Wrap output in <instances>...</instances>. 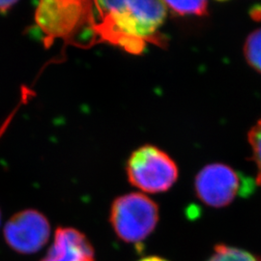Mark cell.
Segmentation results:
<instances>
[{
	"label": "cell",
	"mask_w": 261,
	"mask_h": 261,
	"mask_svg": "<svg viewBox=\"0 0 261 261\" xmlns=\"http://www.w3.org/2000/svg\"><path fill=\"white\" fill-rule=\"evenodd\" d=\"M100 21L94 22L95 38L139 54L163 24L165 1H96Z\"/></svg>",
	"instance_id": "obj_1"
},
{
	"label": "cell",
	"mask_w": 261,
	"mask_h": 261,
	"mask_svg": "<svg viewBox=\"0 0 261 261\" xmlns=\"http://www.w3.org/2000/svg\"><path fill=\"white\" fill-rule=\"evenodd\" d=\"M93 4L81 0L41 1L35 12V22L46 46L49 47L56 39L74 44L84 28L93 31Z\"/></svg>",
	"instance_id": "obj_2"
},
{
	"label": "cell",
	"mask_w": 261,
	"mask_h": 261,
	"mask_svg": "<svg viewBox=\"0 0 261 261\" xmlns=\"http://www.w3.org/2000/svg\"><path fill=\"white\" fill-rule=\"evenodd\" d=\"M158 205L141 193L117 197L111 209L110 221L116 235L125 242L140 243L158 224Z\"/></svg>",
	"instance_id": "obj_3"
},
{
	"label": "cell",
	"mask_w": 261,
	"mask_h": 261,
	"mask_svg": "<svg viewBox=\"0 0 261 261\" xmlns=\"http://www.w3.org/2000/svg\"><path fill=\"white\" fill-rule=\"evenodd\" d=\"M127 174L133 186L144 193L159 194L167 192L177 181L178 168L165 151L144 145L132 153Z\"/></svg>",
	"instance_id": "obj_4"
},
{
	"label": "cell",
	"mask_w": 261,
	"mask_h": 261,
	"mask_svg": "<svg viewBox=\"0 0 261 261\" xmlns=\"http://www.w3.org/2000/svg\"><path fill=\"white\" fill-rule=\"evenodd\" d=\"M241 174L224 164L207 165L196 176V196L206 205L222 208L242 194Z\"/></svg>",
	"instance_id": "obj_5"
},
{
	"label": "cell",
	"mask_w": 261,
	"mask_h": 261,
	"mask_svg": "<svg viewBox=\"0 0 261 261\" xmlns=\"http://www.w3.org/2000/svg\"><path fill=\"white\" fill-rule=\"evenodd\" d=\"M3 234L11 249L21 254H31L47 244L50 224L45 215L34 209H27L10 219Z\"/></svg>",
	"instance_id": "obj_6"
},
{
	"label": "cell",
	"mask_w": 261,
	"mask_h": 261,
	"mask_svg": "<svg viewBox=\"0 0 261 261\" xmlns=\"http://www.w3.org/2000/svg\"><path fill=\"white\" fill-rule=\"evenodd\" d=\"M41 261H95V253L84 233L72 227H58L54 243Z\"/></svg>",
	"instance_id": "obj_7"
},
{
	"label": "cell",
	"mask_w": 261,
	"mask_h": 261,
	"mask_svg": "<svg viewBox=\"0 0 261 261\" xmlns=\"http://www.w3.org/2000/svg\"><path fill=\"white\" fill-rule=\"evenodd\" d=\"M244 55L249 65L261 73V28L254 30L247 38Z\"/></svg>",
	"instance_id": "obj_8"
},
{
	"label": "cell",
	"mask_w": 261,
	"mask_h": 261,
	"mask_svg": "<svg viewBox=\"0 0 261 261\" xmlns=\"http://www.w3.org/2000/svg\"><path fill=\"white\" fill-rule=\"evenodd\" d=\"M208 261H261V258L237 248L219 245Z\"/></svg>",
	"instance_id": "obj_9"
},
{
	"label": "cell",
	"mask_w": 261,
	"mask_h": 261,
	"mask_svg": "<svg viewBox=\"0 0 261 261\" xmlns=\"http://www.w3.org/2000/svg\"><path fill=\"white\" fill-rule=\"evenodd\" d=\"M167 7L179 16L196 15L203 16L207 14V1H165Z\"/></svg>",
	"instance_id": "obj_10"
},
{
	"label": "cell",
	"mask_w": 261,
	"mask_h": 261,
	"mask_svg": "<svg viewBox=\"0 0 261 261\" xmlns=\"http://www.w3.org/2000/svg\"><path fill=\"white\" fill-rule=\"evenodd\" d=\"M248 140L252 146V159L257 168L255 182L261 186V119L249 132Z\"/></svg>",
	"instance_id": "obj_11"
},
{
	"label": "cell",
	"mask_w": 261,
	"mask_h": 261,
	"mask_svg": "<svg viewBox=\"0 0 261 261\" xmlns=\"http://www.w3.org/2000/svg\"><path fill=\"white\" fill-rule=\"evenodd\" d=\"M17 4V1L13 0H0V14H6Z\"/></svg>",
	"instance_id": "obj_12"
},
{
	"label": "cell",
	"mask_w": 261,
	"mask_h": 261,
	"mask_svg": "<svg viewBox=\"0 0 261 261\" xmlns=\"http://www.w3.org/2000/svg\"><path fill=\"white\" fill-rule=\"evenodd\" d=\"M140 261H167L166 259H163L161 257H157V256H150V257H146V258H143Z\"/></svg>",
	"instance_id": "obj_13"
},
{
	"label": "cell",
	"mask_w": 261,
	"mask_h": 261,
	"mask_svg": "<svg viewBox=\"0 0 261 261\" xmlns=\"http://www.w3.org/2000/svg\"><path fill=\"white\" fill-rule=\"evenodd\" d=\"M0 222H1V212H0Z\"/></svg>",
	"instance_id": "obj_14"
}]
</instances>
